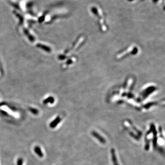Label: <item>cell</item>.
<instances>
[{"label":"cell","instance_id":"cell-1","mask_svg":"<svg viewBox=\"0 0 165 165\" xmlns=\"http://www.w3.org/2000/svg\"><path fill=\"white\" fill-rule=\"evenodd\" d=\"M93 135L94 136L96 137V139H98L99 141H100V142L102 143H105L106 142V140H105V139L102 138L101 136L98 133L96 132H92Z\"/></svg>","mask_w":165,"mask_h":165},{"label":"cell","instance_id":"cell-2","mask_svg":"<svg viewBox=\"0 0 165 165\" xmlns=\"http://www.w3.org/2000/svg\"><path fill=\"white\" fill-rule=\"evenodd\" d=\"M112 159L114 165H119L117 163V160L116 156L115 155V151L114 150L112 149Z\"/></svg>","mask_w":165,"mask_h":165}]
</instances>
